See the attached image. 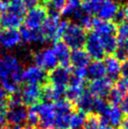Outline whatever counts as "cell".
<instances>
[{
    "label": "cell",
    "instance_id": "1",
    "mask_svg": "<svg viewBox=\"0 0 128 129\" xmlns=\"http://www.w3.org/2000/svg\"><path fill=\"white\" fill-rule=\"evenodd\" d=\"M23 64L12 54H0V84L8 92L13 93L21 88Z\"/></svg>",
    "mask_w": 128,
    "mask_h": 129
},
{
    "label": "cell",
    "instance_id": "2",
    "mask_svg": "<svg viewBox=\"0 0 128 129\" xmlns=\"http://www.w3.org/2000/svg\"><path fill=\"white\" fill-rule=\"evenodd\" d=\"M61 38L70 49H82L86 43L87 31L78 23L69 22Z\"/></svg>",
    "mask_w": 128,
    "mask_h": 129
},
{
    "label": "cell",
    "instance_id": "3",
    "mask_svg": "<svg viewBox=\"0 0 128 129\" xmlns=\"http://www.w3.org/2000/svg\"><path fill=\"white\" fill-rule=\"evenodd\" d=\"M32 60L35 65L48 72L57 67L58 64L57 58L52 48H43L32 53Z\"/></svg>",
    "mask_w": 128,
    "mask_h": 129
},
{
    "label": "cell",
    "instance_id": "4",
    "mask_svg": "<svg viewBox=\"0 0 128 129\" xmlns=\"http://www.w3.org/2000/svg\"><path fill=\"white\" fill-rule=\"evenodd\" d=\"M37 113L39 115V127L41 129H52L55 126L56 112L52 103L41 102L35 105Z\"/></svg>",
    "mask_w": 128,
    "mask_h": 129
},
{
    "label": "cell",
    "instance_id": "5",
    "mask_svg": "<svg viewBox=\"0 0 128 129\" xmlns=\"http://www.w3.org/2000/svg\"><path fill=\"white\" fill-rule=\"evenodd\" d=\"M21 81L24 84L43 86L47 83V73L37 65H28L23 69Z\"/></svg>",
    "mask_w": 128,
    "mask_h": 129
},
{
    "label": "cell",
    "instance_id": "6",
    "mask_svg": "<svg viewBox=\"0 0 128 129\" xmlns=\"http://www.w3.org/2000/svg\"><path fill=\"white\" fill-rule=\"evenodd\" d=\"M84 46L86 47V52L93 60H102L103 58H105L106 52L104 50L101 39L99 35L94 31L91 30L90 32L87 34Z\"/></svg>",
    "mask_w": 128,
    "mask_h": 129
},
{
    "label": "cell",
    "instance_id": "7",
    "mask_svg": "<svg viewBox=\"0 0 128 129\" xmlns=\"http://www.w3.org/2000/svg\"><path fill=\"white\" fill-rule=\"evenodd\" d=\"M47 17L46 9L43 6H38L29 10L25 15L24 23L26 27L30 29H41L43 22Z\"/></svg>",
    "mask_w": 128,
    "mask_h": 129
},
{
    "label": "cell",
    "instance_id": "8",
    "mask_svg": "<svg viewBox=\"0 0 128 129\" xmlns=\"http://www.w3.org/2000/svg\"><path fill=\"white\" fill-rule=\"evenodd\" d=\"M21 97L23 105L27 107H32L42 102V86L25 84L21 89Z\"/></svg>",
    "mask_w": 128,
    "mask_h": 129
},
{
    "label": "cell",
    "instance_id": "9",
    "mask_svg": "<svg viewBox=\"0 0 128 129\" xmlns=\"http://www.w3.org/2000/svg\"><path fill=\"white\" fill-rule=\"evenodd\" d=\"M113 83L108 77L104 76L102 78L92 79L88 84L89 91L94 97L105 98L107 96L108 92L113 88Z\"/></svg>",
    "mask_w": 128,
    "mask_h": 129
},
{
    "label": "cell",
    "instance_id": "10",
    "mask_svg": "<svg viewBox=\"0 0 128 129\" xmlns=\"http://www.w3.org/2000/svg\"><path fill=\"white\" fill-rule=\"evenodd\" d=\"M71 69L64 68L62 66L56 67L47 74V82L55 87L66 88L69 83Z\"/></svg>",
    "mask_w": 128,
    "mask_h": 129
},
{
    "label": "cell",
    "instance_id": "11",
    "mask_svg": "<svg viewBox=\"0 0 128 129\" xmlns=\"http://www.w3.org/2000/svg\"><path fill=\"white\" fill-rule=\"evenodd\" d=\"M27 118V108L25 106H19L15 108H8L6 113V121L9 125L21 126L26 123Z\"/></svg>",
    "mask_w": 128,
    "mask_h": 129
},
{
    "label": "cell",
    "instance_id": "12",
    "mask_svg": "<svg viewBox=\"0 0 128 129\" xmlns=\"http://www.w3.org/2000/svg\"><path fill=\"white\" fill-rule=\"evenodd\" d=\"M101 125H111L114 127L120 126L123 120V114L118 106H109L106 113L99 115Z\"/></svg>",
    "mask_w": 128,
    "mask_h": 129
},
{
    "label": "cell",
    "instance_id": "13",
    "mask_svg": "<svg viewBox=\"0 0 128 129\" xmlns=\"http://www.w3.org/2000/svg\"><path fill=\"white\" fill-rule=\"evenodd\" d=\"M22 40L20 33L16 29L3 28L0 30V46L6 49H11L18 46Z\"/></svg>",
    "mask_w": 128,
    "mask_h": 129
},
{
    "label": "cell",
    "instance_id": "14",
    "mask_svg": "<svg viewBox=\"0 0 128 129\" xmlns=\"http://www.w3.org/2000/svg\"><path fill=\"white\" fill-rule=\"evenodd\" d=\"M53 51L56 57L57 58L58 63H60V66L64 68L70 69L71 67V61H70V56H71V52H70V48L61 41H57L54 43Z\"/></svg>",
    "mask_w": 128,
    "mask_h": 129
},
{
    "label": "cell",
    "instance_id": "15",
    "mask_svg": "<svg viewBox=\"0 0 128 129\" xmlns=\"http://www.w3.org/2000/svg\"><path fill=\"white\" fill-rule=\"evenodd\" d=\"M118 25L112 21H106L100 18L93 19L92 31L97 33L99 36L103 35H115L117 33Z\"/></svg>",
    "mask_w": 128,
    "mask_h": 129
},
{
    "label": "cell",
    "instance_id": "16",
    "mask_svg": "<svg viewBox=\"0 0 128 129\" xmlns=\"http://www.w3.org/2000/svg\"><path fill=\"white\" fill-rule=\"evenodd\" d=\"M105 67L107 77L112 82L117 81L121 76V62L114 56H107L105 57Z\"/></svg>",
    "mask_w": 128,
    "mask_h": 129
},
{
    "label": "cell",
    "instance_id": "17",
    "mask_svg": "<svg viewBox=\"0 0 128 129\" xmlns=\"http://www.w3.org/2000/svg\"><path fill=\"white\" fill-rule=\"evenodd\" d=\"M19 33L21 36V40L25 43H45V39H44L41 29L34 30V29H30L28 27H26L25 25H21Z\"/></svg>",
    "mask_w": 128,
    "mask_h": 129
},
{
    "label": "cell",
    "instance_id": "18",
    "mask_svg": "<svg viewBox=\"0 0 128 129\" xmlns=\"http://www.w3.org/2000/svg\"><path fill=\"white\" fill-rule=\"evenodd\" d=\"M119 4L115 0H104L102 6L98 11V18L106 21H111L113 20L114 16L116 14L117 11L119 10Z\"/></svg>",
    "mask_w": 128,
    "mask_h": 129
},
{
    "label": "cell",
    "instance_id": "19",
    "mask_svg": "<svg viewBox=\"0 0 128 129\" xmlns=\"http://www.w3.org/2000/svg\"><path fill=\"white\" fill-rule=\"evenodd\" d=\"M71 66L74 68H87L90 62V57L83 49L73 50L70 56Z\"/></svg>",
    "mask_w": 128,
    "mask_h": 129
},
{
    "label": "cell",
    "instance_id": "20",
    "mask_svg": "<svg viewBox=\"0 0 128 129\" xmlns=\"http://www.w3.org/2000/svg\"><path fill=\"white\" fill-rule=\"evenodd\" d=\"M0 14V25L3 26V28L16 29L20 27L24 22L23 18L7 11H3Z\"/></svg>",
    "mask_w": 128,
    "mask_h": 129
},
{
    "label": "cell",
    "instance_id": "21",
    "mask_svg": "<svg viewBox=\"0 0 128 129\" xmlns=\"http://www.w3.org/2000/svg\"><path fill=\"white\" fill-rule=\"evenodd\" d=\"M93 101H94V96L89 92V90H84L81 96L79 97L77 102L75 103V106L78 111L87 115L92 112Z\"/></svg>",
    "mask_w": 128,
    "mask_h": 129
},
{
    "label": "cell",
    "instance_id": "22",
    "mask_svg": "<svg viewBox=\"0 0 128 129\" xmlns=\"http://www.w3.org/2000/svg\"><path fill=\"white\" fill-rule=\"evenodd\" d=\"M107 75L105 63L102 60H93L87 67V77L90 80L102 78Z\"/></svg>",
    "mask_w": 128,
    "mask_h": 129
},
{
    "label": "cell",
    "instance_id": "23",
    "mask_svg": "<svg viewBox=\"0 0 128 129\" xmlns=\"http://www.w3.org/2000/svg\"><path fill=\"white\" fill-rule=\"evenodd\" d=\"M4 11L13 13L23 19L25 18V15L26 13V9L23 3V0H9L6 2Z\"/></svg>",
    "mask_w": 128,
    "mask_h": 129
},
{
    "label": "cell",
    "instance_id": "24",
    "mask_svg": "<svg viewBox=\"0 0 128 129\" xmlns=\"http://www.w3.org/2000/svg\"><path fill=\"white\" fill-rule=\"evenodd\" d=\"M85 90V87H78V86H69L66 87L65 91H64V97L67 101H69L70 103L73 105H75V103L77 102L79 99V97L81 96V94L83 93Z\"/></svg>",
    "mask_w": 128,
    "mask_h": 129
},
{
    "label": "cell",
    "instance_id": "25",
    "mask_svg": "<svg viewBox=\"0 0 128 129\" xmlns=\"http://www.w3.org/2000/svg\"><path fill=\"white\" fill-rule=\"evenodd\" d=\"M103 44L106 54H113L118 47V40L115 35H103L99 36Z\"/></svg>",
    "mask_w": 128,
    "mask_h": 129
},
{
    "label": "cell",
    "instance_id": "26",
    "mask_svg": "<svg viewBox=\"0 0 128 129\" xmlns=\"http://www.w3.org/2000/svg\"><path fill=\"white\" fill-rule=\"evenodd\" d=\"M104 0H85L81 4V9L87 14H97Z\"/></svg>",
    "mask_w": 128,
    "mask_h": 129
},
{
    "label": "cell",
    "instance_id": "27",
    "mask_svg": "<svg viewBox=\"0 0 128 129\" xmlns=\"http://www.w3.org/2000/svg\"><path fill=\"white\" fill-rule=\"evenodd\" d=\"M81 0H66V3L61 11V15L71 17L75 11L81 9Z\"/></svg>",
    "mask_w": 128,
    "mask_h": 129
},
{
    "label": "cell",
    "instance_id": "28",
    "mask_svg": "<svg viewBox=\"0 0 128 129\" xmlns=\"http://www.w3.org/2000/svg\"><path fill=\"white\" fill-rule=\"evenodd\" d=\"M86 114L80 111L73 112L69 122V129H83L84 122H85Z\"/></svg>",
    "mask_w": 128,
    "mask_h": 129
},
{
    "label": "cell",
    "instance_id": "29",
    "mask_svg": "<svg viewBox=\"0 0 128 129\" xmlns=\"http://www.w3.org/2000/svg\"><path fill=\"white\" fill-rule=\"evenodd\" d=\"M109 108V103L101 97H94L92 112L97 115H103Z\"/></svg>",
    "mask_w": 128,
    "mask_h": 129
},
{
    "label": "cell",
    "instance_id": "30",
    "mask_svg": "<svg viewBox=\"0 0 128 129\" xmlns=\"http://www.w3.org/2000/svg\"><path fill=\"white\" fill-rule=\"evenodd\" d=\"M100 126H101V122H100L99 115L95 114L93 112L87 114L83 129H99Z\"/></svg>",
    "mask_w": 128,
    "mask_h": 129
},
{
    "label": "cell",
    "instance_id": "31",
    "mask_svg": "<svg viewBox=\"0 0 128 129\" xmlns=\"http://www.w3.org/2000/svg\"><path fill=\"white\" fill-rule=\"evenodd\" d=\"M124 94L121 92L120 90H118L117 88H112L110 91L107 94V102L111 106H118L121 102V98Z\"/></svg>",
    "mask_w": 128,
    "mask_h": 129
},
{
    "label": "cell",
    "instance_id": "32",
    "mask_svg": "<svg viewBox=\"0 0 128 129\" xmlns=\"http://www.w3.org/2000/svg\"><path fill=\"white\" fill-rule=\"evenodd\" d=\"M26 123H27V125L34 126V127L39 125V115L37 113L35 106L29 107V108H27Z\"/></svg>",
    "mask_w": 128,
    "mask_h": 129
},
{
    "label": "cell",
    "instance_id": "33",
    "mask_svg": "<svg viewBox=\"0 0 128 129\" xmlns=\"http://www.w3.org/2000/svg\"><path fill=\"white\" fill-rule=\"evenodd\" d=\"M118 34V44L128 40V22H124L119 25L117 28Z\"/></svg>",
    "mask_w": 128,
    "mask_h": 129
},
{
    "label": "cell",
    "instance_id": "34",
    "mask_svg": "<svg viewBox=\"0 0 128 129\" xmlns=\"http://www.w3.org/2000/svg\"><path fill=\"white\" fill-rule=\"evenodd\" d=\"M93 17L92 15L90 14H87V13H84L82 15V17L79 20V25H81L83 28L85 29L86 31L92 29V24H93Z\"/></svg>",
    "mask_w": 128,
    "mask_h": 129
},
{
    "label": "cell",
    "instance_id": "35",
    "mask_svg": "<svg viewBox=\"0 0 128 129\" xmlns=\"http://www.w3.org/2000/svg\"><path fill=\"white\" fill-rule=\"evenodd\" d=\"M113 54H114V57H116L120 62L121 61L123 62L124 60L128 59V54L121 46H118L117 49L115 50V52H114Z\"/></svg>",
    "mask_w": 128,
    "mask_h": 129
},
{
    "label": "cell",
    "instance_id": "36",
    "mask_svg": "<svg viewBox=\"0 0 128 129\" xmlns=\"http://www.w3.org/2000/svg\"><path fill=\"white\" fill-rule=\"evenodd\" d=\"M116 88L120 90L123 94L128 93V79L126 78H119L116 81Z\"/></svg>",
    "mask_w": 128,
    "mask_h": 129
},
{
    "label": "cell",
    "instance_id": "37",
    "mask_svg": "<svg viewBox=\"0 0 128 129\" xmlns=\"http://www.w3.org/2000/svg\"><path fill=\"white\" fill-rule=\"evenodd\" d=\"M113 22L117 25H121V24H122V23H124L125 22V14H124V11H123L122 7L119 8V10L117 11L116 14H115V16H114Z\"/></svg>",
    "mask_w": 128,
    "mask_h": 129
},
{
    "label": "cell",
    "instance_id": "38",
    "mask_svg": "<svg viewBox=\"0 0 128 129\" xmlns=\"http://www.w3.org/2000/svg\"><path fill=\"white\" fill-rule=\"evenodd\" d=\"M119 106H120L119 108L121 109V111L122 112V114L128 116V93H126V94H124V95L122 96Z\"/></svg>",
    "mask_w": 128,
    "mask_h": 129
},
{
    "label": "cell",
    "instance_id": "39",
    "mask_svg": "<svg viewBox=\"0 0 128 129\" xmlns=\"http://www.w3.org/2000/svg\"><path fill=\"white\" fill-rule=\"evenodd\" d=\"M46 2L48 4H50L52 7H54L56 10H57L58 11H60L63 9L64 5L66 3V0H46Z\"/></svg>",
    "mask_w": 128,
    "mask_h": 129
},
{
    "label": "cell",
    "instance_id": "40",
    "mask_svg": "<svg viewBox=\"0 0 128 129\" xmlns=\"http://www.w3.org/2000/svg\"><path fill=\"white\" fill-rule=\"evenodd\" d=\"M40 2L41 0H23V3L26 10H31L33 8L38 7Z\"/></svg>",
    "mask_w": 128,
    "mask_h": 129
},
{
    "label": "cell",
    "instance_id": "41",
    "mask_svg": "<svg viewBox=\"0 0 128 129\" xmlns=\"http://www.w3.org/2000/svg\"><path fill=\"white\" fill-rule=\"evenodd\" d=\"M121 75L123 78L128 79V59L123 61L121 65Z\"/></svg>",
    "mask_w": 128,
    "mask_h": 129
},
{
    "label": "cell",
    "instance_id": "42",
    "mask_svg": "<svg viewBox=\"0 0 128 129\" xmlns=\"http://www.w3.org/2000/svg\"><path fill=\"white\" fill-rule=\"evenodd\" d=\"M9 96H10V93L3 87L0 86V103H7Z\"/></svg>",
    "mask_w": 128,
    "mask_h": 129
},
{
    "label": "cell",
    "instance_id": "43",
    "mask_svg": "<svg viewBox=\"0 0 128 129\" xmlns=\"http://www.w3.org/2000/svg\"><path fill=\"white\" fill-rule=\"evenodd\" d=\"M118 46H121L125 51H126V53L128 54V40H126V41H124V42H122L121 43H119Z\"/></svg>",
    "mask_w": 128,
    "mask_h": 129
},
{
    "label": "cell",
    "instance_id": "44",
    "mask_svg": "<svg viewBox=\"0 0 128 129\" xmlns=\"http://www.w3.org/2000/svg\"><path fill=\"white\" fill-rule=\"evenodd\" d=\"M121 126V129H128V116H126V118H124L122 120Z\"/></svg>",
    "mask_w": 128,
    "mask_h": 129
},
{
    "label": "cell",
    "instance_id": "45",
    "mask_svg": "<svg viewBox=\"0 0 128 129\" xmlns=\"http://www.w3.org/2000/svg\"><path fill=\"white\" fill-rule=\"evenodd\" d=\"M5 6H6V3L4 2V0H0V13L5 10Z\"/></svg>",
    "mask_w": 128,
    "mask_h": 129
},
{
    "label": "cell",
    "instance_id": "46",
    "mask_svg": "<svg viewBox=\"0 0 128 129\" xmlns=\"http://www.w3.org/2000/svg\"><path fill=\"white\" fill-rule=\"evenodd\" d=\"M99 129H117V128L111 125H101Z\"/></svg>",
    "mask_w": 128,
    "mask_h": 129
},
{
    "label": "cell",
    "instance_id": "47",
    "mask_svg": "<svg viewBox=\"0 0 128 129\" xmlns=\"http://www.w3.org/2000/svg\"><path fill=\"white\" fill-rule=\"evenodd\" d=\"M4 129H21V126H11L8 124Z\"/></svg>",
    "mask_w": 128,
    "mask_h": 129
},
{
    "label": "cell",
    "instance_id": "48",
    "mask_svg": "<svg viewBox=\"0 0 128 129\" xmlns=\"http://www.w3.org/2000/svg\"><path fill=\"white\" fill-rule=\"evenodd\" d=\"M21 129H38V128H37V127H34V126L26 125V126H24V127H21Z\"/></svg>",
    "mask_w": 128,
    "mask_h": 129
},
{
    "label": "cell",
    "instance_id": "49",
    "mask_svg": "<svg viewBox=\"0 0 128 129\" xmlns=\"http://www.w3.org/2000/svg\"><path fill=\"white\" fill-rule=\"evenodd\" d=\"M55 129H64V128H59V127H56Z\"/></svg>",
    "mask_w": 128,
    "mask_h": 129
},
{
    "label": "cell",
    "instance_id": "50",
    "mask_svg": "<svg viewBox=\"0 0 128 129\" xmlns=\"http://www.w3.org/2000/svg\"><path fill=\"white\" fill-rule=\"evenodd\" d=\"M1 49H2V47H1V46H0V51H1Z\"/></svg>",
    "mask_w": 128,
    "mask_h": 129
},
{
    "label": "cell",
    "instance_id": "51",
    "mask_svg": "<svg viewBox=\"0 0 128 129\" xmlns=\"http://www.w3.org/2000/svg\"><path fill=\"white\" fill-rule=\"evenodd\" d=\"M81 1H85V0H81Z\"/></svg>",
    "mask_w": 128,
    "mask_h": 129
}]
</instances>
